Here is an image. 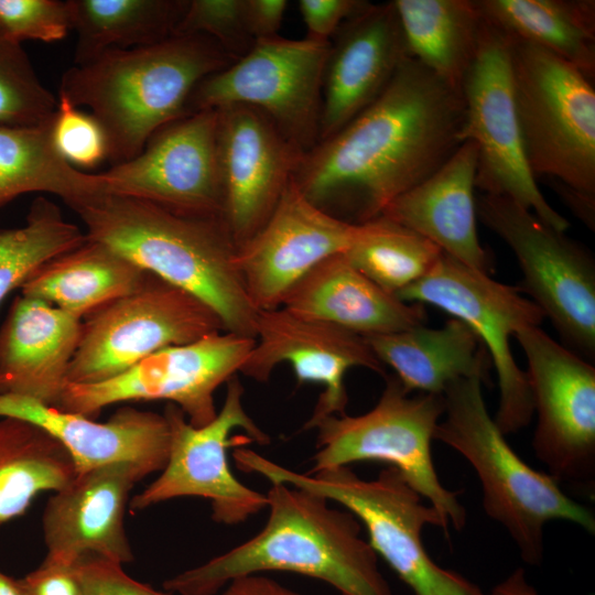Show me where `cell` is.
<instances>
[{"label": "cell", "mask_w": 595, "mask_h": 595, "mask_svg": "<svg viewBox=\"0 0 595 595\" xmlns=\"http://www.w3.org/2000/svg\"><path fill=\"white\" fill-rule=\"evenodd\" d=\"M527 360L537 426V458L559 484L595 491V368L540 326L513 336Z\"/></svg>", "instance_id": "16"}, {"label": "cell", "mask_w": 595, "mask_h": 595, "mask_svg": "<svg viewBox=\"0 0 595 595\" xmlns=\"http://www.w3.org/2000/svg\"><path fill=\"white\" fill-rule=\"evenodd\" d=\"M396 296L408 303L431 304L469 326L497 374V426L507 435L530 423L533 400L526 371L512 355L510 338L524 327L540 326L544 320L532 300L519 288L495 281L444 252L426 275Z\"/></svg>", "instance_id": "10"}, {"label": "cell", "mask_w": 595, "mask_h": 595, "mask_svg": "<svg viewBox=\"0 0 595 595\" xmlns=\"http://www.w3.org/2000/svg\"><path fill=\"white\" fill-rule=\"evenodd\" d=\"M255 338L240 370L246 377L264 382L279 364L288 363L299 385L313 382L324 388L305 430L327 415L345 414V376L349 369L363 367L386 376L385 366L365 337L296 316L281 306L258 311Z\"/></svg>", "instance_id": "18"}, {"label": "cell", "mask_w": 595, "mask_h": 595, "mask_svg": "<svg viewBox=\"0 0 595 595\" xmlns=\"http://www.w3.org/2000/svg\"><path fill=\"white\" fill-rule=\"evenodd\" d=\"M234 62L206 35H173L152 45L109 50L69 67L58 95L90 109L115 165L140 154L156 130L186 116L194 88Z\"/></svg>", "instance_id": "4"}, {"label": "cell", "mask_w": 595, "mask_h": 595, "mask_svg": "<svg viewBox=\"0 0 595 595\" xmlns=\"http://www.w3.org/2000/svg\"><path fill=\"white\" fill-rule=\"evenodd\" d=\"M385 379V389L368 412L327 415L313 425L317 430V451L307 474L355 462L387 463L436 509L450 528L463 529L466 510L457 493L442 485L431 453L434 431L445 410L443 393L410 396L394 375H386Z\"/></svg>", "instance_id": "8"}, {"label": "cell", "mask_w": 595, "mask_h": 595, "mask_svg": "<svg viewBox=\"0 0 595 595\" xmlns=\"http://www.w3.org/2000/svg\"><path fill=\"white\" fill-rule=\"evenodd\" d=\"M286 7L285 0H245L247 28L255 42L279 36Z\"/></svg>", "instance_id": "43"}, {"label": "cell", "mask_w": 595, "mask_h": 595, "mask_svg": "<svg viewBox=\"0 0 595 595\" xmlns=\"http://www.w3.org/2000/svg\"><path fill=\"white\" fill-rule=\"evenodd\" d=\"M244 387L237 376L227 382L224 403L215 419L192 425L182 410L167 403L164 416L170 429V450L161 475L130 500L140 511L173 498L195 496L210 501L216 522L236 524L267 508L266 495L236 478L228 463V448L239 441L230 436L241 429L251 442L268 444L270 437L245 410Z\"/></svg>", "instance_id": "15"}, {"label": "cell", "mask_w": 595, "mask_h": 595, "mask_svg": "<svg viewBox=\"0 0 595 595\" xmlns=\"http://www.w3.org/2000/svg\"><path fill=\"white\" fill-rule=\"evenodd\" d=\"M77 34L74 64L109 50L152 45L174 35L186 0H68Z\"/></svg>", "instance_id": "33"}, {"label": "cell", "mask_w": 595, "mask_h": 595, "mask_svg": "<svg viewBox=\"0 0 595 595\" xmlns=\"http://www.w3.org/2000/svg\"><path fill=\"white\" fill-rule=\"evenodd\" d=\"M31 422L56 439L71 455L77 474L107 464L131 462L150 474L167 461L170 429L164 414L132 407L119 409L108 421L64 412L31 398L0 394V418Z\"/></svg>", "instance_id": "23"}, {"label": "cell", "mask_w": 595, "mask_h": 595, "mask_svg": "<svg viewBox=\"0 0 595 595\" xmlns=\"http://www.w3.org/2000/svg\"><path fill=\"white\" fill-rule=\"evenodd\" d=\"M255 343L253 337L221 331L169 346L107 380L67 383L55 408L93 418L115 403L165 400L178 407L192 425L203 426L218 412L216 389L240 372Z\"/></svg>", "instance_id": "14"}, {"label": "cell", "mask_w": 595, "mask_h": 595, "mask_svg": "<svg viewBox=\"0 0 595 595\" xmlns=\"http://www.w3.org/2000/svg\"><path fill=\"white\" fill-rule=\"evenodd\" d=\"M217 109L177 118L156 130L137 156L98 173L102 192L131 196L173 213L223 218Z\"/></svg>", "instance_id": "17"}, {"label": "cell", "mask_w": 595, "mask_h": 595, "mask_svg": "<svg viewBox=\"0 0 595 595\" xmlns=\"http://www.w3.org/2000/svg\"><path fill=\"white\" fill-rule=\"evenodd\" d=\"M477 374L450 382L443 391L444 419L434 431L437 440L458 452L475 469L485 512L499 522L530 565L544 555L543 528L551 520H566L595 532L592 510L570 498L549 474L526 464L512 450L488 412Z\"/></svg>", "instance_id": "5"}, {"label": "cell", "mask_w": 595, "mask_h": 595, "mask_svg": "<svg viewBox=\"0 0 595 595\" xmlns=\"http://www.w3.org/2000/svg\"><path fill=\"white\" fill-rule=\"evenodd\" d=\"M365 2L361 0H300L298 6L309 32L307 37L329 42L339 26Z\"/></svg>", "instance_id": "41"}, {"label": "cell", "mask_w": 595, "mask_h": 595, "mask_svg": "<svg viewBox=\"0 0 595 595\" xmlns=\"http://www.w3.org/2000/svg\"><path fill=\"white\" fill-rule=\"evenodd\" d=\"M76 475L66 448L42 428L0 419V526L22 516L36 495L56 493Z\"/></svg>", "instance_id": "32"}, {"label": "cell", "mask_w": 595, "mask_h": 595, "mask_svg": "<svg viewBox=\"0 0 595 595\" xmlns=\"http://www.w3.org/2000/svg\"><path fill=\"white\" fill-rule=\"evenodd\" d=\"M57 99L39 79L22 44L0 29V125L35 127L50 121Z\"/></svg>", "instance_id": "36"}, {"label": "cell", "mask_w": 595, "mask_h": 595, "mask_svg": "<svg viewBox=\"0 0 595 595\" xmlns=\"http://www.w3.org/2000/svg\"><path fill=\"white\" fill-rule=\"evenodd\" d=\"M52 137L57 152L74 167L93 169L108 160V142L100 123L63 95L57 97Z\"/></svg>", "instance_id": "38"}, {"label": "cell", "mask_w": 595, "mask_h": 595, "mask_svg": "<svg viewBox=\"0 0 595 595\" xmlns=\"http://www.w3.org/2000/svg\"><path fill=\"white\" fill-rule=\"evenodd\" d=\"M488 595H539L526 580L522 567L515 570L508 577L494 586Z\"/></svg>", "instance_id": "46"}, {"label": "cell", "mask_w": 595, "mask_h": 595, "mask_svg": "<svg viewBox=\"0 0 595 595\" xmlns=\"http://www.w3.org/2000/svg\"><path fill=\"white\" fill-rule=\"evenodd\" d=\"M217 112L223 219L239 248L269 219L303 153L255 107L236 104Z\"/></svg>", "instance_id": "19"}, {"label": "cell", "mask_w": 595, "mask_h": 595, "mask_svg": "<svg viewBox=\"0 0 595 595\" xmlns=\"http://www.w3.org/2000/svg\"><path fill=\"white\" fill-rule=\"evenodd\" d=\"M328 51L329 42L309 37L257 41L242 57L194 88L185 113L248 105L266 113L305 153L318 142Z\"/></svg>", "instance_id": "11"}, {"label": "cell", "mask_w": 595, "mask_h": 595, "mask_svg": "<svg viewBox=\"0 0 595 595\" xmlns=\"http://www.w3.org/2000/svg\"><path fill=\"white\" fill-rule=\"evenodd\" d=\"M220 595H304L264 575L253 574L229 582Z\"/></svg>", "instance_id": "44"}, {"label": "cell", "mask_w": 595, "mask_h": 595, "mask_svg": "<svg viewBox=\"0 0 595 595\" xmlns=\"http://www.w3.org/2000/svg\"><path fill=\"white\" fill-rule=\"evenodd\" d=\"M414 58L461 91L475 58L483 21L476 0H393Z\"/></svg>", "instance_id": "29"}, {"label": "cell", "mask_w": 595, "mask_h": 595, "mask_svg": "<svg viewBox=\"0 0 595 595\" xmlns=\"http://www.w3.org/2000/svg\"><path fill=\"white\" fill-rule=\"evenodd\" d=\"M83 321L37 298L18 295L0 327V394L56 407Z\"/></svg>", "instance_id": "24"}, {"label": "cell", "mask_w": 595, "mask_h": 595, "mask_svg": "<svg viewBox=\"0 0 595 595\" xmlns=\"http://www.w3.org/2000/svg\"><path fill=\"white\" fill-rule=\"evenodd\" d=\"M86 239V232L65 220L54 202L35 198L24 226L0 229V305L37 268Z\"/></svg>", "instance_id": "35"}, {"label": "cell", "mask_w": 595, "mask_h": 595, "mask_svg": "<svg viewBox=\"0 0 595 595\" xmlns=\"http://www.w3.org/2000/svg\"><path fill=\"white\" fill-rule=\"evenodd\" d=\"M203 34L216 41L235 61L256 43L250 36L245 0H190L174 35Z\"/></svg>", "instance_id": "37"}, {"label": "cell", "mask_w": 595, "mask_h": 595, "mask_svg": "<svg viewBox=\"0 0 595 595\" xmlns=\"http://www.w3.org/2000/svg\"><path fill=\"white\" fill-rule=\"evenodd\" d=\"M71 209L89 239L203 301L226 331L255 338L258 310L245 289L237 247L223 218L185 216L102 191Z\"/></svg>", "instance_id": "3"}, {"label": "cell", "mask_w": 595, "mask_h": 595, "mask_svg": "<svg viewBox=\"0 0 595 595\" xmlns=\"http://www.w3.org/2000/svg\"><path fill=\"white\" fill-rule=\"evenodd\" d=\"M248 473L271 484H285L336 501L351 512L368 532V542L415 595H488L457 572L437 565L429 555L421 532L425 524L450 527L394 467L383 468L366 480L348 466L302 474L279 465L257 452L244 461Z\"/></svg>", "instance_id": "6"}, {"label": "cell", "mask_w": 595, "mask_h": 595, "mask_svg": "<svg viewBox=\"0 0 595 595\" xmlns=\"http://www.w3.org/2000/svg\"><path fill=\"white\" fill-rule=\"evenodd\" d=\"M476 216L512 250L528 293L574 353H595V263L565 232L506 196H476Z\"/></svg>", "instance_id": "12"}, {"label": "cell", "mask_w": 595, "mask_h": 595, "mask_svg": "<svg viewBox=\"0 0 595 595\" xmlns=\"http://www.w3.org/2000/svg\"><path fill=\"white\" fill-rule=\"evenodd\" d=\"M0 595H25L20 583L0 571Z\"/></svg>", "instance_id": "47"}, {"label": "cell", "mask_w": 595, "mask_h": 595, "mask_svg": "<svg viewBox=\"0 0 595 595\" xmlns=\"http://www.w3.org/2000/svg\"><path fill=\"white\" fill-rule=\"evenodd\" d=\"M483 19L595 77L594 0H476Z\"/></svg>", "instance_id": "30"}, {"label": "cell", "mask_w": 595, "mask_h": 595, "mask_svg": "<svg viewBox=\"0 0 595 595\" xmlns=\"http://www.w3.org/2000/svg\"><path fill=\"white\" fill-rule=\"evenodd\" d=\"M149 474L131 462L111 463L77 474L54 493L42 518L44 561L73 565L94 554L121 565L131 562L126 507L134 485Z\"/></svg>", "instance_id": "22"}, {"label": "cell", "mask_w": 595, "mask_h": 595, "mask_svg": "<svg viewBox=\"0 0 595 595\" xmlns=\"http://www.w3.org/2000/svg\"><path fill=\"white\" fill-rule=\"evenodd\" d=\"M0 29L21 44L61 41L73 30L69 1L0 0Z\"/></svg>", "instance_id": "39"}, {"label": "cell", "mask_w": 595, "mask_h": 595, "mask_svg": "<svg viewBox=\"0 0 595 595\" xmlns=\"http://www.w3.org/2000/svg\"><path fill=\"white\" fill-rule=\"evenodd\" d=\"M463 125L462 93L408 57L369 107L301 155L292 182L363 224L440 169L464 143Z\"/></svg>", "instance_id": "1"}, {"label": "cell", "mask_w": 595, "mask_h": 595, "mask_svg": "<svg viewBox=\"0 0 595 595\" xmlns=\"http://www.w3.org/2000/svg\"><path fill=\"white\" fill-rule=\"evenodd\" d=\"M20 583L25 595H85L75 564L44 561Z\"/></svg>", "instance_id": "42"}, {"label": "cell", "mask_w": 595, "mask_h": 595, "mask_svg": "<svg viewBox=\"0 0 595 595\" xmlns=\"http://www.w3.org/2000/svg\"><path fill=\"white\" fill-rule=\"evenodd\" d=\"M461 93L462 139L477 149L476 188L509 197L545 225L565 232L569 220L548 203L526 159L515 105L511 39L485 19Z\"/></svg>", "instance_id": "9"}, {"label": "cell", "mask_w": 595, "mask_h": 595, "mask_svg": "<svg viewBox=\"0 0 595 595\" xmlns=\"http://www.w3.org/2000/svg\"><path fill=\"white\" fill-rule=\"evenodd\" d=\"M281 307L328 323L363 337L397 333L423 325L422 304L408 303L381 289L336 253L310 270L285 295Z\"/></svg>", "instance_id": "26"}, {"label": "cell", "mask_w": 595, "mask_h": 595, "mask_svg": "<svg viewBox=\"0 0 595 595\" xmlns=\"http://www.w3.org/2000/svg\"><path fill=\"white\" fill-rule=\"evenodd\" d=\"M358 225L337 218L289 183L269 219L237 248L236 262L247 294L258 310L282 305L310 270L354 241Z\"/></svg>", "instance_id": "20"}, {"label": "cell", "mask_w": 595, "mask_h": 595, "mask_svg": "<svg viewBox=\"0 0 595 595\" xmlns=\"http://www.w3.org/2000/svg\"><path fill=\"white\" fill-rule=\"evenodd\" d=\"M53 121L54 117L35 127L0 125V210L26 193L56 195L71 208L102 191L98 173L77 170L57 152Z\"/></svg>", "instance_id": "31"}, {"label": "cell", "mask_w": 595, "mask_h": 595, "mask_svg": "<svg viewBox=\"0 0 595 595\" xmlns=\"http://www.w3.org/2000/svg\"><path fill=\"white\" fill-rule=\"evenodd\" d=\"M553 188L570 206L573 213L592 230L595 226V197L578 193L559 182L553 181Z\"/></svg>", "instance_id": "45"}, {"label": "cell", "mask_w": 595, "mask_h": 595, "mask_svg": "<svg viewBox=\"0 0 595 595\" xmlns=\"http://www.w3.org/2000/svg\"><path fill=\"white\" fill-rule=\"evenodd\" d=\"M408 57L393 1H366L329 41L318 142L369 107Z\"/></svg>", "instance_id": "21"}, {"label": "cell", "mask_w": 595, "mask_h": 595, "mask_svg": "<svg viewBox=\"0 0 595 595\" xmlns=\"http://www.w3.org/2000/svg\"><path fill=\"white\" fill-rule=\"evenodd\" d=\"M148 273L87 237L80 246L37 268L20 289L22 295L42 299L82 320L138 290Z\"/></svg>", "instance_id": "28"}, {"label": "cell", "mask_w": 595, "mask_h": 595, "mask_svg": "<svg viewBox=\"0 0 595 595\" xmlns=\"http://www.w3.org/2000/svg\"><path fill=\"white\" fill-rule=\"evenodd\" d=\"M511 68L531 173L595 197L594 82L558 55L512 39Z\"/></svg>", "instance_id": "7"}, {"label": "cell", "mask_w": 595, "mask_h": 595, "mask_svg": "<svg viewBox=\"0 0 595 595\" xmlns=\"http://www.w3.org/2000/svg\"><path fill=\"white\" fill-rule=\"evenodd\" d=\"M442 252L429 239L380 215L358 225L344 253L357 270L396 295L426 275Z\"/></svg>", "instance_id": "34"}, {"label": "cell", "mask_w": 595, "mask_h": 595, "mask_svg": "<svg viewBox=\"0 0 595 595\" xmlns=\"http://www.w3.org/2000/svg\"><path fill=\"white\" fill-rule=\"evenodd\" d=\"M365 339L410 392L443 393L455 379L489 376L491 361L487 351L470 327L455 317L439 328L419 325Z\"/></svg>", "instance_id": "27"}, {"label": "cell", "mask_w": 595, "mask_h": 595, "mask_svg": "<svg viewBox=\"0 0 595 595\" xmlns=\"http://www.w3.org/2000/svg\"><path fill=\"white\" fill-rule=\"evenodd\" d=\"M476 145L465 141L433 174L391 201L381 215L488 274L491 261L476 227Z\"/></svg>", "instance_id": "25"}, {"label": "cell", "mask_w": 595, "mask_h": 595, "mask_svg": "<svg viewBox=\"0 0 595 595\" xmlns=\"http://www.w3.org/2000/svg\"><path fill=\"white\" fill-rule=\"evenodd\" d=\"M221 331L207 304L149 272L138 290L86 316L67 383L107 380L158 350Z\"/></svg>", "instance_id": "13"}, {"label": "cell", "mask_w": 595, "mask_h": 595, "mask_svg": "<svg viewBox=\"0 0 595 595\" xmlns=\"http://www.w3.org/2000/svg\"><path fill=\"white\" fill-rule=\"evenodd\" d=\"M75 567L85 595H167L133 580L121 564L94 554L80 558Z\"/></svg>", "instance_id": "40"}, {"label": "cell", "mask_w": 595, "mask_h": 595, "mask_svg": "<svg viewBox=\"0 0 595 595\" xmlns=\"http://www.w3.org/2000/svg\"><path fill=\"white\" fill-rule=\"evenodd\" d=\"M268 520L244 543L163 582L177 595H216L232 580L289 572L323 581L340 595H392L378 555L348 510L309 490L271 484Z\"/></svg>", "instance_id": "2"}]
</instances>
